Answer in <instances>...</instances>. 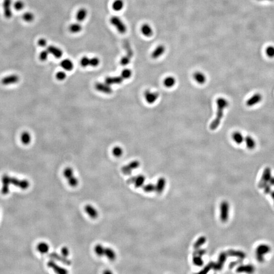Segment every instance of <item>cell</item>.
<instances>
[{"mask_svg":"<svg viewBox=\"0 0 274 274\" xmlns=\"http://www.w3.org/2000/svg\"><path fill=\"white\" fill-rule=\"evenodd\" d=\"M217 104V113L216 117L212 121L210 125V129L211 130H216L218 128L221 123V121L223 117L224 110L227 108L229 105L228 100L225 98H219L216 100Z\"/></svg>","mask_w":274,"mask_h":274,"instance_id":"obj_1","label":"cell"},{"mask_svg":"<svg viewBox=\"0 0 274 274\" xmlns=\"http://www.w3.org/2000/svg\"><path fill=\"white\" fill-rule=\"evenodd\" d=\"M110 22L120 34H125L127 31L126 25L120 17L117 16L111 17L110 18Z\"/></svg>","mask_w":274,"mask_h":274,"instance_id":"obj_2","label":"cell"},{"mask_svg":"<svg viewBox=\"0 0 274 274\" xmlns=\"http://www.w3.org/2000/svg\"><path fill=\"white\" fill-rule=\"evenodd\" d=\"M64 175L68 180L70 186L75 187L78 185L79 181L77 178L74 175L73 170L70 167H67L64 170Z\"/></svg>","mask_w":274,"mask_h":274,"instance_id":"obj_3","label":"cell"},{"mask_svg":"<svg viewBox=\"0 0 274 274\" xmlns=\"http://www.w3.org/2000/svg\"><path fill=\"white\" fill-rule=\"evenodd\" d=\"M271 251V248L269 246L262 244L258 246L256 250V257L258 262H264V255Z\"/></svg>","mask_w":274,"mask_h":274,"instance_id":"obj_4","label":"cell"},{"mask_svg":"<svg viewBox=\"0 0 274 274\" xmlns=\"http://www.w3.org/2000/svg\"><path fill=\"white\" fill-rule=\"evenodd\" d=\"M8 180L10 184H12L14 186L19 187V188L22 189V190L27 189L30 186V182L26 179L21 180L9 176Z\"/></svg>","mask_w":274,"mask_h":274,"instance_id":"obj_5","label":"cell"},{"mask_svg":"<svg viewBox=\"0 0 274 274\" xmlns=\"http://www.w3.org/2000/svg\"><path fill=\"white\" fill-rule=\"evenodd\" d=\"M271 169L269 167H267L263 171L261 180L258 183V187L260 188H263L269 183L270 179L272 177Z\"/></svg>","mask_w":274,"mask_h":274,"instance_id":"obj_6","label":"cell"},{"mask_svg":"<svg viewBox=\"0 0 274 274\" xmlns=\"http://www.w3.org/2000/svg\"><path fill=\"white\" fill-rule=\"evenodd\" d=\"M220 220L223 223H226L228 219L229 213V204L227 201L221 203L220 206Z\"/></svg>","mask_w":274,"mask_h":274,"instance_id":"obj_7","label":"cell"},{"mask_svg":"<svg viewBox=\"0 0 274 274\" xmlns=\"http://www.w3.org/2000/svg\"><path fill=\"white\" fill-rule=\"evenodd\" d=\"M145 181V176L142 175H139L130 177L127 180L126 182L129 184H134L135 187L139 188L142 187L144 185Z\"/></svg>","mask_w":274,"mask_h":274,"instance_id":"obj_8","label":"cell"},{"mask_svg":"<svg viewBox=\"0 0 274 274\" xmlns=\"http://www.w3.org/2000/svg\"><path fill=\"white\" fill-rule=\"evenodd\" d=\"M140 166V162L138 160H134L129 163V164L122 167L121 172L125 175H130L132 172L135 169H137Z\"/></svg>","mask_w":274,"mask_h":274,"instance_id":"obj_9","label":"cell"},{"mask_svg":"<svg viewBox=\"0 0 274 274\" xmlns=\"http://www.w3.org/2000/svg\"><path fill=\"white\" fill-rule=\"evenodd\" d=\"M144 98L147 103L152 104L156 102L159 96V92L151 91L147 90L145 91L144 94Z\"/></svg>","mask_w":274,"mask_h":274,"instance_id":"obj_10","label":"cell"},{"mask_svg":"<svg viewBox=\"0 0 274 274\" xmlns=\"http://www.w3.org/2000/svg\"><path fill=\"white\" fill-rule=\"evenodd\" d=\"M49 257L51 259H55L56 261L63 263L64 265L70 266L71 265V261L68 259L67 257H64L63 255H60L56 252H51L49 254Z\"/></svg>","mask_w":274,"mask_h":274,"instance_id":"obj_11","label":"cell"},{"mask_svg":"<svg viewBox=\"0 0 274 274\" xmlns=\"http://www.w3.org/2000/svg\"><path fill=\"white\" fill-rule=\"evenodd\" d=\"M19 81V77L15 74L6 76L2 79V84L4 86H9L16 84Z\"/></svg>","mask_w":274,"mask_h":274,"instance_id":"obj_12","label":"cell"},{"mask_svg":"<svg viewBox=\"0 0 274 274\" xmlns=\"http://www.w3.org/2000/svg\"><path fill=\"white\" fill-rule=\"evenodd\" d=\"M47 266L48 267L53 270L56 273L60 274H66L68 273V270L64 267H61L58 266L56 262L53 260H51L48 262Z\"/></svg>","mask_w":274,"mask_h":274,"instance_id":"obj_13","label":"cell"},{"mask_svg":"<svg viewBox=\"0 0 274 274\" xmlns=\"http://www.w3.org/2000/svg\"><path fill=\"white\" fill-rule=\"evenodd\" d=\"M227 257H228V254L226 252H223L220 254V255L219 256L218 262H217V263H215L214 266L213 267V269L215 271H220L221 269H223L224 263L227 260Z\"/></svg>","mask_w":274,"mask_h":274,"instance_id":"obj_14","label":"cell"},{"mask_svg":"<svg viewBox=\"0 0 274 274\" xmlns=\"http://www.w3.org/2000/svg\"><path fill=\"white\" fill-rule=\"evenodd\" d=\"M262 100V96L259 93L254 94L252 96L247 100L246 104L248 107H252L259 103Z\"/></svg>","mask_w":274,"mask_h":274,"instance_id":"obj_15","label":"cell"},{"mask_svg":"<svg viewBox=\"0 0 274 274\" xmlns=\"http://www.w3.org/2000/svg\"><path fill=\"white\" fill-rule=\"evenodd\" d=\"M47 50L49 52V54H51L54 57L56 58H61L63 54L61 49L54 45H49L47 47Z\"/></svg>","mask_w":274,"mask_h":274,"instance_id":"obj_16","label":"cell"},{"mask_svg":"<svg viewBox=\"0 0 274 274\" xmlns=\"http://www.w3.org/2000/svg\"><path fill=\"white\" fill-rule=\"evenodd\" d=\"M165 51H166V47L164 45L160 44V45H158L154 49V51H152L151 54V56L153 59L155 60L163 55V54L165 52Z\"/></svg>","mask_w":274,"mask_h":274,"instance_id":"obj_17","label":"cell"},{"mask_svg":"<svg viewBox=\"0 0 274 274\" xmlns=\"http://www.w3.org/2000/svg\"><path fill=\"white\" fill-rule=\"evenodd\" d=\"M9 176L8 175H4L2 177V187L1 188L2 194L6 195L9 192V182L8 180Z\"/></svg>","mask_w":274,"mask_h":274,"instance_id":"obj_18","label":"cell"},{"mask_svg":"<svg viewBox=\"0 0 274 274\" xmlns=\"http://www.w3.org/2000/svg\"><path fill=\"white\" fill-rule=\"evenodd\" d=\"M193 77L196 82L201 85L205 84L207 81L206 76L203 72L200 71L194 72Z\"/></svg>","mask_w":274,"mask_h":274,"instance_id":"obj_19","label":"cell"},{"mask_svg":"<svg viewBox=\"0 0 274 274\" xmlns=\"http://www.w3.org/2000/svg\"><path fill=\"white\" fill-rule=\"evenodd\" d=\"M84 209L86 212L91 218L95 219L98 218L99 215L98 211L94 207L92 206V205L90 204L86 205Z\"/></svg>","mask_w":274,"mask_h":274,"instance_id":"obj_20","label":"cell"},{"mask_svg":"<svg viewBox=\"0 0 274 274\" xmlns=\"http://www.w3.org/2000/svg\"><path fill=\"white\" fill-rule=\"evenodd\" d=\"M95 87L96 88V90L98 91L103 92V93H105V94H111L112 91V90L110 87V86H109L108 84H106V83H96L95 84Z\"/></svg>","mask_w":274,"mask_h":274,"instance_id":"obj_21","label":"cell"},{"mask_svg":"<svg viewBox=\"0 0 274 274\" xmlns=\"http://www.w3.org/2000/svg\"><path fill=\"white\" fill-rule=\"evenodd\" d=\"M141 32L143 35L146 37H150L154 34L152 27L148 23H144L141 27Z\"/></svg>","mask_w":274,"mask_h":274,"instance_id":"obj_22","label":"cell"},{"mask_svg":"<svg viewBox=\"0 0 274 274\" xmlns=\"http://www.w3.org/2000/svg\"><path fill=\"white\" fill-rule=\"evenodd\" d=\"M61 68L66 71H71L73 69L74 64L71 60L69 58H66L62 60L60 63Z\"/></svg>","mask_w":274,"mask_h":274,"instance_id":"obj_23","label":"cell"},{"mask_svg":"<svg viewBox=\"0 0 274 274\" xmlns=\"http://www.w3.org/2000/svg\"><path fill=\"white\" fill-rule=\"evenodd\" d=\"M103 256H105L110 261H113L116 258V254L113 249L109 247H105L103 251Z\"/></svg>","mask_w":274,"mask_h":274,"instance_id":"obj_24","label":"cell"},{"mask_svg":"<svg viewBox=\"0 0 274 274\" xmlns=\"http://www.w3.org/2000/svg\"><path fill=\"white\" fill-rule=\"evenodd\" d=\"M124 79L121 76L116 77H108L105 79V83L109 86L113 84H120L122 83Z\"/></svg>","mask_w":274,"mask_h":274,"instance_id":"obj_25","label":"cell"},{"mask_svg":"<svg viewBox=\"0 0 274 274\" xmlns=\"http://www.w3.org/2000/svg\"><path fill=\"white\" fill-rule=\"evenodd\" d=\"M87 17V10L84 8L79 9L76 13V18L79 22L85 21Z\"/></svg>","mask_w":274,"mask_h":274,"instance_id":"obj_26","label":"cell"},{"mask_svg":"<svg viewBox=\"0 0 274 274\" xmlns=\"http://www.w3.org/2000/svg\"><path fill=\"white\" fill-rule=\"evenodd\" d=\"M11 0H4L3 3V8L6 17L9 18L12 17L11 10Z\"/></svg>","mask_w":274,"mask_h":274,"instance_id":"obj_27","label":"cell"},{"mask_svg":"<svg viewBox=\"0 0 274 274\" xmlns=\"http://www.w3.org/2000/svg\"><path fill=\"white\" fill-rule=\"evenodd\" d=\"M228 256L229 257H236L239 259H244L246 257V255L244 252L241 251H236L234 250H229L227 252Z\"/></svg>","mask_w":274,"mask_h":274,"instance_id":"obj_28","label":"cell"},{"mask_svg":"<svg viewBox=\"0 0 274 274\" xmlns=\"http://www.w3.org/2000/svg\"><path fill=\"white\" fill-rule=\"evenodd\" d=\"M232 140L237 145H240L244 141V137L239 131H235L232 135Z\"/></svg>","mask_w":274,"mask_h":274,"instance_id":"obj_29","label":"cell"},{"mask_svg":"<svg viewBox=\"0 0 274 274\" xmlns=\"http://www.w3.org/2000/svg\"><path fill=\"white\" fill-rule=\"evenodd\" d=\"M166 181L164 178L162 177L158 180V182L155 185V191L156 193L160 194L164 190V187L166 186Z\"/></svg>","mask_w":274,"mask_h":274,"instance_id":"obj_30","label":"cell"},{"mask_svg":"<svg viewBox=\"0 0 274 274\" xmlns=\"http://www.w3.org/2000/svg\"><path fill=\"white\" fill-rule=\"evenodd\" d=\"M254 267L252 265H242L239 266L237 269V273H243L245 272L247 273H252L254 272Z\"/></svg>","mask_w":274,"mask_h":274,"instance_id":"obj_31","label":"cell"},{"mask_svg":"<svg viewBox=\"0 0 274 274\" xmlns=\"http://www.w3.org/2000/svg\"><path fill=\"white\" fill-rule=\"evenodd\" d=\"M244 141L245 142L246 145L248 149H254L257 145L255 140L249 135L246 136L244 138Z\"/></svg>","mask_w":274,"mask_h":274,"instance_id":"obj_32","label":"cell"},{"mask_svg":"<svg viewBox=\"0 0 274 274\" xmlns=\"http://www.w3.org/2000/svg\"><path fill=\"white\" fill-rule=\"evenodd\" d=\"M125 3L123 0H115L113 2L112 7L114 11L119 12L124 9Z\"/></svg>","mask_w":274,"mask_h":274,"instance_id":"obj_33","label":"cell"},{"mask_svg":"<svg viewBox=\"0 0 274 274\" xmlns=\"http://www.w3.org/2000/svg\"><path fill=\"white\" fill-rule=\"evenodd\" d=\"M69 30L72 34H77L81 32L82 27L79 22L72 23L70 25Z\"/></svg>","mask_w":274,"mask_h":274,"instance_id":"obj_34","label":"cell"},{"mask_svg":"<svg viewBox=\"0 0 274 274\" xmlns=\"http://www.w3.org/2000/svg\"><path fill=\"white\" fill-rule=\"evenodd\" d=\"M21 140L22 144L27 145L31 142V135L28 132H23L21 134Z\"/></svg>","mask_w":274,"mask_h":274,"instance_id":"obj_35","label":"cell"},{"mask_svg":"<svg viewBox=\"0 0 274 274\" xmlns=\"http://www.w3.org/2000/svg\"><path fill=\"white\" fill-rule=\"evenodd\" d=\"M176 82V80L173 76H168L164 80V84L167 88L173 87Z\"/></svg>","mask_w":274,"mask_h":274,"instance_id":"obj_36","label":"cell"},{"mask_svg":"<svg viewBox=\"0 0 274 274\" xmlns=\"http://www.w3.org/2000/svg\"><path fill=\"white\" fill-rule=\"evenodd\" d=\"M37 249L41 253H47L49 252V246L47 243L41 242L37 245Z\"/></svg>","mask_w":274,"mask_h":274,"instance_id":"obj_37","label":"cell"},{"mask_svg":"<svg viewBox=\"0 0 274 274\" xmlns=\"http://www.w3.org/2000/svg\"><path fill=\"white\" fill-rule=\"evenodd\" d=\"M206 242V237L204 236H202L199 237L198 240L195 242L194 245H193V248L194 249H198L200 248V247L204 244Z\"/></svg>","mask_w":274,"mask_h":274,"instance_id":"obj_38","label":"cell"},{"mask_svg":"<svg viewBox=\"0 0 274 274\" xmlns=\"http://www.w3.org/2000/svg\"><path fill=\"white\" fill-rule=\"evenodd\" d=\"M124 151L121 147H114L112 150L113 155L116 158H120L123 154Z\"/></svg>","mask_w":274,"mask_h":274,"instance_id":"obj_39","label":"cell"},{"mask_svg":"<svg viewBox=\"0 0 274 274\" xmlns=\"http://www.w3.org/2000/svg\"><path fill=\"white\" fill-rule=\"evenodd\" d=\"M22 18L25 22H33L35 18L34 14L30 12L25 13L22 15Z\"/></svg>","mask_w":274,"mask_h":274,"instance_id":"obj_40","label":"cell"},{"mask_svg":"<svg viewBox=\"0 0 274 274\" xmlns=\"http://www.w3.org/2000/svg\"><path fill=\"white\" fill-rule=\"evenodd\" d=\"M214 264L215 262H209L208 264L205 266V267H203V269L201 271L199 272V274H205L208 273L211 270L213 269Z\"/></svg>","mask_w":274,"mask_h":274,"instance_id":"obj_41","label":"cell"},{"mask_svg":"<svg viewBox=\"0 0 274 274\" xmlns=\"http://www.w3.org/2000/svg\"><path fill=\"white\" fill-rule=\"evenodd\" d=\"M104 247L101 244H97L95 246L94 251L96 255L99 257L103 256V251Z\"/></svg>","mask_w":274,"mask_h":274,"instance_id":"obj_42","label":"cell"},{"mask_svg":"<svg viewBox=\"0 0 274 274\" xmlns=\"http://www.w3.org/2000/svg\"><path fill=\"white\" fill-rule=\"evenodd\" d=\"M193 263L198 267H201L203 265V261L202 257L198 255L193 256Z\"/></svg>","mask_w":274,"mask_h":274,"instance_id":"obj_43","label":"cell"},{"mask_svg":"<svg viewBox=\"0 0 274 274\" xmlns=\"http://www.w3.org/2000/svg\"><path fill=\"white\" fill-rule=\"evenodd\" d=\"M132 75V71L129 69H125L121 73V76L124 80L129 79L131 77Z\"/></svg>","mask_w":274,"mask_h":274,"instance_id":"obj_44","label":"cell"},{"mask_svg":"<svg viewBox=\"0 0 274 274\" xmlns=\"http://www.w3.org/2000/svg\"><path fill=\"white\" fill-rule=\"evenodd\" d=\"M143 189L146 193H151L155 190V185L151 183L147 184L143 187Z\"/></svg>","mask_w":274,"mask_h":274,"instance_id":"obj_45","label":"cell"},{"mask_svg":"<svg viewBox=\"0 0 274 274\" xmlns=\"http://www.w3.org/2000/svg\"><path fill=\"white\" fill-rule=\"evenodd\" d=\"M80 65L83 68H86L87 66H90V58L84 56L80 60Z\"/></svg>","mask_w":274,"mask_h":274,"instance_id":"obj_46","label":"cell"},{"mask_svg":"<svg viewBox=\"0 0 274 274\" xmlns=\"http://www.w3.org/2000/svg\"><path fill=\"white\" fill-rule=\"evenodd\" d=\"M49 52L48 51V50H44L40 52L39 55V59L40 61H45L47 60L48 56H49Z\"/></svg>","mask_w":274,"mask_h":274,"instance_id":"obj_47","label":"cell"},{"mask_svg":"<svg viewBox=\"0 0 274 274\" xmlns=\"http://www.w3.org/2000/svg\"><path fill=\"white\" fill-rule=\"evenodd\" d=\"M100 61L97 57H93L90 58V66L92 67H96L99 65Z\"/></svg>","mask_w":274,"mask_h":274,"instance_id":"obj_48","label":"cell"},{"mask_svg":"<svg viewBox=\"0 0 274 274\" xmlns=\"http://www.w3.org/2000/svg\"><path fill=\"white\" fill-rule=\"evenodd\" d=\"M130 58L129 56H124L121 58L120 63L123 66H126L130 63Z\"/></svg>","mask_w":274,"mask_h":274,"instance_id":"obj_49","label":"cell"},{"mask_svg":"<svg viewBox=\"0 0 274 274\" xmlns=\"http://www.w3.org/2000/svg\"><path fill=\"white\" fill-rule=\"evenodd\" d=\"M56 78L59 81H63L66 78V73L64 71H59L56 74Z\"/></svg>","mask_w":274,"mask_h":274,"instance_id":"obj_50","label":"cell"},{"mask_svg":"<svg viewBox=\"0 0 274 274\" xmlns=\"http://www.w3.org/2000/svg\"><path fill=\"white\" fill-rule=\"evenodd\" d=\"M266 53L269 57L273 58L274 57V47L273 46H268L266 49Z\"/></svg>","mask_w":274,"mask_h":274,"instance_id":"obj_51","label":"cell"},{"mask_svg":"<svg viewBox=\"0 0 274 274\" xmlns=\"http://www.w3.org/2000/svg\"><path fill=\"white\" fill-rule=\"evenodd\" d=\"M24 7H25V4L23 2L21 1H18L14 4V8L17 11H21L24 8Z\"/></svg>","mask_w":274,"mask_h":274,"instance_id":"obj_52","label":"cell"},{"mask_svg":"<svg viewBox=\"0 0 274 274\" xmlns=\"http://www.w3.org/2000/svg\"><path fill=\"white\" fill-rule=\"evenodd\" d=\"M206 253V250L204 249H195L194 252H193V256L194 255H198L200 257H202L203 255H205Z\"/></svg>","mask_w":274,"mask_h":274,"instance_id":"obj_53","label":"cell"},{"mask_svg":"<svg viewBox=\"0 0 274 274\" xmlns=\"http://www.w3.org/2000/svg\"><path fill=\"white\" fill-rule=\"evenodd\" d=\"M47 44V41L45 38H40L38 40V45L41 47H44Z\"/></svg>","mask_w":274,"mask_h":274,"instance_id":"obj_54","label":"cell"},{"mask_svg":"<svg viewBox=\"0 0 274 274\" xmlns=\"http://www.w3.org/2000/svg\"><path fill=\"white\" fill-rule=\"evenodd\" d=\"M70 251L68 249V247H62L61 249V254L63 255L64 257H67L69 255Z\"/></svg>","mask_w":274,"mask_h":274,"instance_id":"obj_55","label":"cell"},{"mask_svg":"<svg viewBox=\"0 0 274 274\" xmlns=\"http://www.w3.org/2000/svg\"><path fill=\"white\" fill-rule=\"evenodd\" d=\"M242 261H243V259H239V260H237V261L231 262V263H229V268H230V269H232L233 267H235V266H236L237 265H239V264L241 263L242 262Z\"/></svg>","mask_w":274,"mask_h":274,"instance_id":"obj_56","label":"cell"},{"mask_svg":"<svg viewBox=\"0 0 274 274\" xmlns=\"http://www.w3.org/2000/svg\"><path fill=\"white\" fill-rule=\"evenodd\" d=\"M264 188V193L265 194H270V193L271 192V186L270 185H266L265 187H263Z\"/></svg>","mask_w":274,"mask_h":274,"instance_id":"obj_57","label":"cell"},{"mask_svg":"<svg viewBox=\"0 0 274 274\" xmlns=\"http://www.w3.org/2000/svg\"><path fill=\"white\" fill-rule=\"evenodd\" d=\"M269 183H270L271 186H274V177H272L269 181Z\"/></svg>","mask_w":274,"mask_h":274,"instance_id":"obj_58","label":"cell"},{"mask_svg":"<svg viewBox=\"0 0 274 274\" xmlns=\"http://www.w3.org/2000/svg\"><path fill=\"white\" fill-rule=\"evenodd\" d=\"M270 194L271 195L272 198L273 200H274V191H271V192L270 193Z\"/></svg>","mask_w":274,"mask_h":274,"instance_id":"obj_59","label":"cell"},{"mask_svg":"<svg viewBox=\"0 0 274 274\" xmlns=\"http://www.w3.org/2000/svg\"><path fill=\"white\" fill-rule=\"evenodd\" d=\"M104 273L105 274H111L112 272L110 271H109V270H106V271H105Z\"/></svg>","mask_w":274,"mask_h":274,"instance_id":"obj_60","label":"cell"},{"mask_svg":"<svg viewBox=\"0 0 274 274\" xmlns=\"http://www.w3.org/2000/svg\"><path fill=\"white\" fill-rule=\"evenodd\" d=\"M258 1H264V0H258ZM267 1H274V0H267Z\"/></svg>","mask_w":274,"mask_h":274,"instance_id":"obj_61","label":"cell"}]
</instances>
